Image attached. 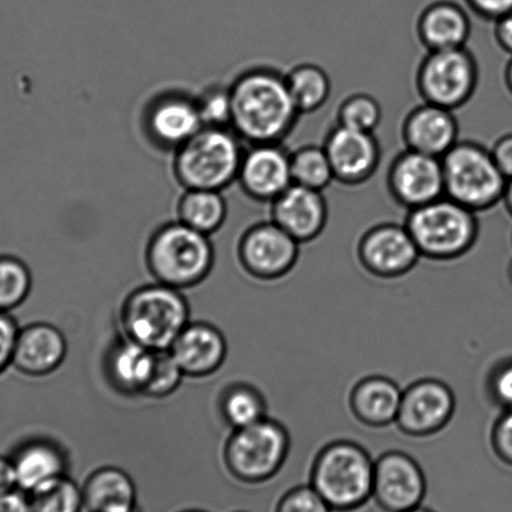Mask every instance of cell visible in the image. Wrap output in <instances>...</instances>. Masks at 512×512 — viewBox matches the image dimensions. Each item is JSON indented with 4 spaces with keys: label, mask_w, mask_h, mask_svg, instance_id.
<instances>
[{
    "label": "cell",
    "mask_w": 512,
    "mask_h": 512,
    "mask_svg": "<svg viewBox=\"0 0 512 512\" xmlns=\"http://www.w3.org/2000/svg\"><path fill=\"white\" fill-rule=\"evenodd\" d=\"M375 460L356 442H330L313 461L310 485L332 511L360 509L372 497Z\"/></svg>",
    "instance_id": "obj_5"
},
{
    "label": "cell",
    "mask_w": 512,
    "mask_h": 512,
    "mask_svg": "<svg viewBox=\"0 0 512 512\" xmlns=\"http://www.w3.org/2000/svg\"><path fill=\"white\" fill-rule=\"evenodd\" d=\"M427 482L414 457L402 451H387L375 461L372 499L385 512H406L424 501Z\"/></svg>",
    "instance_id": "obj_13"
},
{
    "label": "cell",
    "mask_w": 512,
    "mask_h": 512,
    "mask_svg": "<svg viewBox=\"0 0 512 512\" xmlns=\"http://www.w3.org/2000/svg\"><path fill=\"white\" fill-rule=\"evenodd\" d=\"M27 496L32 512H82L84 509L82 485L69 475Z\"/></svg>",
    "instance_id": "obj_32"
},
{
    "label": "cell",
    "mask_w": 512,
    "mask_h": 512,
    "mask_svg": "<svg viewBox=\"0 0 512 512\" xmlns=\"http://www.w3.org/2000/svg\"><path fill=\"white\" fill-rule=\"evenodd\" d=\"M82 492L84 509L88 512H136L141 509L137 486L121 467H98L84 480Z\"/></svg>",
    "instance_id": "obj_24"
},
{
    "label": "cell",
    "mask_w": 512,
    "mask_h": 512,
    "mask_svg": "<svg viewBox=\"0 0 512 512\" xmlns=\"http://www.w3.org/2000/svg\"><path fill=\"white\" fill-rule=\"evenodd\" d=\"M18 490L26 495L43 489L68 475L69 454L61 442L48 436H32L18 442L11 451Z\"/></svg>",
    "instance_id": "obj_17"
},
{
    "label": "cell",
    "mask_w": 512,
    "mask_h": 512,
    "mask_svg": "<svg viewBox=\"0 0 512 512\" xmlns=\"http://www.w3.org/2000/svg\"><path fill=\"white\" fill-rule=\"evenodd\" d=\"M505 84L507 89H509V92L512 94V57L510 58V61L507 62L506 68H505Z\"/></svg>",
    "instance_id": "obj_46"
},
{
    "label": "cell",
    "mask_w": 512,
    "mask_h": 512,
    "mask_svg": "<svg viewBox=\"0 0 512 512\" xmlns=\"http://www.w3.org/2000/svg\"><path fill=\"white\" fill-rule=\"evenodd\" d=\"M455 409L454 392L445 382L435 379L419 380L402 392L395 424L407 436H432L449 425Z\"/></svg>",
    "instance_id": "obj_14"
},
{
    "label": "cell",
    "mask_w": 512,
    "mask_h": 512,
    "mask_svg": "<svg viewBox=\"0 0 512 512\" xmlns=\"http://www.w3.org/2000/svg\"><path fill=\"white\" fill-rule=\"evenodd\" d=\"M169 352L185 377L206 379L225 364L228 345L217 326L205 321H191L173 342Z\"/></svg>",
    "instance_id": "obj_20"
},
{
    "label": "cell",
    "mask_w": 512,
    "mask_h": 512,
    "mask_svg": "<svg viewBox=\"0 0 512 512\" xmlns=\"http://www.w3.org/2000/svg\"><path fill=\"white\" fill-rule=\"evenodd\" d=\"M495 39L502 51L512 57V12L495 22Z\"/></svg>",
    "instance_id": "obj_43"
},
{
    "label": "cell",
    "mask_w": 512,
    "mask_h": 512,
    "mask_svg": "<svg viewBox=\"0 0 512 512\" xmlns=\"http://www.w3.org/2000/svg\"><path fill=\"white\" fill-rule=\"evenodd\" d=\"M507 275H509V280H510L511 285H512V260L509 263V268H507Z\"/></svg>",
    "instance_id": "obj_48"
},
{
    "label": "cell",
    "mask_w": 512,
    "mask_h": 512,
    "mask_svg": "<svg viewBox=\"0 0 512 512\" xmlns=\"http://www.w3.org/2000/svg\"><path fill=\"white\" fill-rule=\"evenodd\" d=\"M292 180L296 185L325 191L335 182L326 149L316 144H307L291 152Z\"/></svg>",
    "instance_id": "obj_30"
},
{
    "label": "cell",
    "mask_w": 512,
    "mask_h": 512,
    "mask_svg": "<svg viewBox=\"0 0 512 512\" xmlns=\"http://www.w3.org/2000/svg\"><path fill=\"white\" fill-rule=\"evenodd\" d=\"M271 220L301 245L311 242L327 225L326 198L321 191L293 183L271 203Z\"/></svg>",
    "instance_id": "obj_21"
},
{
    "label": "cell",
    "mask_w": 512,
    "mask_h": 512,
    "mask_svg": "<svg viewBox=\"0 0 512 512\" xmlns=\"http://www.w3.org/2000/svg\"><path fill=\"white\" fill-rule=\"evenodd\" d=\"M406 512H434V511H431L430 509H426V507L419 506V507H415V509H412V510H409Z\"/></svg>",
    "instance_id": "obj_47"
},
{
    "label": "cell",
    "mask_w": 512,
    "mask_h": 512,
    "mask_svg": "<svg viewBox=\"0 0 512 512\" xmlns=\"http://www.w3.org/2000/svg\"><path fill=\"white\" fill-rule=\"evenodd\" d=\"M472 12L486 21L496 22L497 19L512 12V0H466Z\"/></svg>",
    "instance_id": "obj_40"
},
{
    "label": "cell",
    "mask_w": 512,
    "mask_h": 512,
    "mask_svg": "<svg viewBox=\"0 0 512 512\" xmlns=\"http://www.w3.org/2000/svg\"><path fill=\"white\" fill-rule=\"evenodd\" d=\"M357 257L370 275L392 280L414 270L421 255L405 223L385 222L361 236Z\"/></svg>",
    "instance_id": "obj_11"
},
{
    "label": "cell",
    "mask_w": 512,
    "mask_h": 512,
    "mask_svg": "<svg viewBox=\"0 0 512 512\" xmlns=\"http://www.w3.org/2000/svg\"><path fill=\"white\" fill-rule=\"evenodd\" d=\"M231 128L251 146L281 143L302 116L288 88L286 74L253 68L230 86Z\"/></svg>",
    "instance_id": "obj_1"
},
{
    "label": "cell",
    "mask_w": 512,
    "mask_h": 512,
    "mask_svg": "<svg viewBox=\"0 0 512 512\" xmlns=\"http://www.w3.org/2000/svg\"><path fill=\"white\" fill-rule=\"evenodd\" d=\"M13 490H18V486L11 456L0 455V492Z\"/></svg>",
    "instance_id": "obj_44"
},
{
    "label": "cell",
    "mask_w": 512,
    "mask_h": 512,
    "mask_svg": "<svg viewBox=\"0 0 512 512\" xmlns=\"http://www.w3.org/2000/svg\"><path fill=\"white\" fill-rule=\"evenodd\" d=\"M471 31L464 9L446 0L430 4L417 19V36L427 52L466 47Z\"/></svg>",
    "instance_id": "obj_25"
},
{
    "label": "cell",
    "mask_w": 512,
    "mask_h": 512,
    "mask_svg": "<svg viewBox=\"0 0 512 512\" xmlns=\"http://www.w3.org/2000/svg\"><path fill=\"white\" fill-rule=\"evenodd\" d=\"M479 77V64L467 47L427 52L417 68L416 88L424 102L455 112L474 97Z\"/></svg>",
    "instance_id": "obj_9"
},
{
    "label": "cell",
    "mask_w": 512,
    "mask_h": 512,
    "mask_svg": "<svg viewBox=\"0 0 512 512\" xmlns=\"http://www.w3.org/2000/svg\"><path fill=\"white\" fill-rule=\"evenodd\" d=\"M183 379L185 375L169 350L154 351L152 374L143 399H166L180 389Z\"/></svg>",
    "instance_id": "obj_34"
},
{
    "label": "cell",
    "mask_w": 512,
    "mask_h": 512,
    "mask_svg": "<svg viewBox=\"0 0 512 512\" xmlns=\"http://www.w3.org/2000/svg\"><path fill=\"white\" fill-rule=\"evenodd\" d=\"M288 88L301 114L317 112L328 101L332 83L325 69L313 63H301L286 74Z\"/></svg>",
    "instance_id": "obj_29"
},
{
    "label": "cell",
    "mask_w": 512,
    "mask_h": 512,
    "mask_svg": "<svg viewBox=\"0 0 512 512\" xmlns=\"http://www.w3.org/2000/svg\"><path fill=\"white\" fill-rule=\"evenodd\" d=\"M31 268L21 258L0 255V312L12 313L31 295Z\"/></svg>",
    "instance_id": "obj_31"
},
{
    "label": "cell",
    "mask_w": 512,
    "mask_h": 512,
    "mask_svg": "<svg viewBox=\"0 0 512 512\" xmlns=\"http://www.w3.org/2000/svg\"><path fill=\"white\" fill-rule=\"evenodd\" d=\"M68 355L64 333L49 322H33L19 328L12 367L31 379H42L61 369Z\"/></svg>",
    "instance_id": "obj_18"
},
{
    "label": "cell",
    "mask_w": 512,
    "mask_h": 512,
    "mask_svg": "<svg viewBox=\"0 0 512 512\" xmlns=\"http://www.w3.org/2000/svg\"><path fill=\"white\" fill-rule=\"evenodd\" d=\"M492 158L507 180L512 178V133L504 134L490 148Z\"/></svg>",
    "instance_id": "obj_41"
},
{
    "label": "cell",
    "mask_w": 512,
    "mask_h": 512,
    "mask_svg": "<svg viewBox=\"0 0 512 512\" xmlns=\"http://www.w3.org/2000/svg\"><path fill=\"white\" fill-rule=\"evenodd\" d=\"M180 512H207V511L198 510V509H187V510H183V511H180Z\"/></svg>",
    "instance_id": "obj_49"
},
{
    "label": "cell",
    "mask_w": 512,
    "mask_h": 512,
    "mask_svg": "<svg viewBox=\"0 0 512 512\" xmlns=\"http://www.w3.org/2000/svg\"><path fill=\"white\" fill-rule=\"evenodd\" d=\"M237 512H246V511H237Z\"/></svg>",
    "instance_id": "obj_50"
},
{
    "label": "cell",
    "mask_w": 512,
    "mask_h": 512,
    "mask_svg": "<svg viewBox=\"0 0 512 512\" xmlns=\"http://www.w3.org/2000/svg\"><path fill=\"white\" fill-rule=\"evenodd\" d=\"M203 127L195 98L166 93L154 99L144 113V129L158 147L180 148Z\"/></svg>",
    "instance_id": "obj_19"
},
{
    "label": "cell",
    "mask_w": 512,
    "mask_h": 512,
    "mask_svg": "<svg viewBox=\"0 0 512 512\" xmlns=\"http://www.w3.org/2000/svg\"><path fill=\"white\" fill-rule=\"evenodd\" d=\"M300 245L272 220L258 222L248 227L238 241V262L256 280H280L296 266Z\"/></svg>",
    "instance_id": "obj_10"
},
{
    "label": "cell",
    "mask_w": 512,
    "mask_h": 512,
    "mask_svg": "<svg viewBox=\"0 0 512 512\" xmlns=\"http://www.w3.org/2000/svg\"><path fill=\"white\" fill-rule=\"evenodd\" d=\"M502 202H504L506 211L510 213V216H512V178L511 180H507V185L505 188L504 197H502Z\"/></svg>",
    "instance_id": "obj_45"
},
{
    "label": "cell",
    "mask_w": 512,
    "mask_h": 512,
    "mask_svg": "<svg viewBox=\"0 0 512 512\" xmlns=\"http://www.w3.org/2000/svg\"><path fill=\"white\" fill-rule=\"evenodd\" d=\"M387 188L396 203L415 210L445 196L441 158L405 149L397 154L387 172Z\"/></svg>",
    "instance_id": "obj_12"
},
{
    "label": "cell",
    "mask_w": 512,
    "mask_h": 512,
    "mask_svg": "<svg viewBox=\"0 0 512 512\" xmlns=\"http://www.w3.org/2000/svg\"><path fill=\"white\" fill-rule=\"evenodd\" d=\"M290 449L286 427L267 416L256 424L231 430L222 446V464L241 484H265L281 471Z\"/></svg>",
    "instance_id": "obj_7"
},
{
    "label": "cell",
    "mask_w": 512,
    "mask_h": 512,
    "mask_svg": "<svg viewBox=\"0 0 512 512\" xmlns=\"http://www.w3.org/2000/svg\"><path fill=\"white\" fill-rule=\"evenodd\" d=\"M487 391L502 411L512 410V359L497 362L487 377Z\"/></svg>",
    "instance_id": "obj_37"
},
{
    "label": "cell",
    "mask_w": 512,
    "mask_h": 512,
    "mask_svg": "<svg viewBox=\"0 0 512 512\" xmlns=\"http://www.w3.org/2000/svg\"><path fill=\"white\" fill-rule=\"evenodd\" d=\"M441 161L445 196L475 213L489 211L502 202L507 178L497 167L489 148L464 139Z\"/></svg>",
    "instance_id": "obj_8"
},
{
    "label": "cell",
    "mask_w": 512,
    "mask_h": 512,
    "mask_svg": "<svg viewBox=\"0 0 512 512\" xmlns=\"http://www.w3.org/2000/svg\"><path fill=\"white\" fill-rule=\"evenodd\" d=\"M0 512H32L28 496L21 490L0 492Z\"/></svg>",
    "instance_id": "obj_42"
},
{
    "label": "cell",
    "mask_w": 512,
    "mask_h": 512,
    "mask_svg": "<svg viewBox=\"0 0 512 512\" xmlns=\"http://www.w3.org/2000/svg\"><path fill=\"white\" fill-rule=\"evenodd\" d=\"M275 512H333L322 496L308 485L293 487L278 500Z\"/></svg>",
    "instance_id": "obj_36"
},
{
    "label": "cell",
    "mask_w": 512,
    "mask_h": 512,
    "mask_svg": "<svg viewBox=\"0 0 512 512\" xmlns=\"http://www.w3.org/2000/svg\"><path fill=\"white\" fill-rule=\"evenodd\" d=\"M196 101L203 127H231L230 87L208 88Z\"/></svg>",
    "instance_id": "obj_35"
},
{
    "label": "cell",
    "mask_w": 512,
    "mask_h": 512,
    "mask_svg": "<svg viewBox=\"0 0 512 512\" xmlns=\"http://www.w3.org/2000/svg\"><path fill=\"white\" fill-rule=\"evenodd\" d=\"M402 138L407 149L442 158L460 141L459 122L451 109L424 102L407 114Z\"/></svg>",
    "instance_id": "obj_22"
},
{
    "label": "cell",
    "mask_w": 512,
    "mask_h": 512,
    "mask_svg": "<svg viewBox=\"0 0 512 512\" xmlns=\"http://www.w3.org/2000/svg\"><path fill=\"white\" fill-rule=\"evenodd\" d=\"M382 121V107L369 93H355L342 101L337 109V124L375 133Z\"/></svg>",
    "instance_id": "obj_33"
},
{
    "label": "cell",
    "mask_w": 512,
    "mask_h": 512,
    "mask_svg": "<svg viewBox=\"0 0 512 512\" xmlns=\"http://www.w3.org/2000/svg\"><path fill=\"white\" fill-rule=\"evenodd\" d=\"M405 226L421 257L432 261L457 260L479 237L477 213L444 196L407 212Z\"/></svg>",
    "instance_id": "obj_6"
},
{
    "label": "cell",
    "mask_w": 512,
    "mask_h": 512,
    "mask_svg": "<svg viewBox=\"0 0 512 512\" xmlns=\"http://www.w3.org/2000/svg\"><path fill=\"white\" fill-rule=\"evenodd\" d=\"M153 361L154 351L121 335L104 356L103 370L108 385L121 396L143 399Z\"/></svg>",
    "instance_id": "obj_23"
},
{
    "label": "cell",
    "mask_w": 512,
    "mask_h": 512,
    "mask_svg": "<svg viewBox=\"0 0 512 512\" xmlns=\"http://www.w3.org/2000/svg\"><path fill=\"white\" fill-rule=\"evenodd\" d=\"M19 328L21 327L12 313L0 312V376L12 367Z\"/></svg>",
    "instance_id": "obj_39"
},
{
    "label": "cell",
    "mask_w": 512,
    "mask_h": 512,
    "mask_svg": "<svg viewBox=\"0 0 512 512\" xmlns=\"http://www.w3.org/2000/svg\"><path fill=\"white\" fill-rule=\"evenodd\" d=\"M227 203L221 191L186 190L178 201V221L211 236L226 222Z\"/></svg>",
    "instance_id": "obj_27"
},
{
    "label": "cell",
    "mask_w": 512,
    "mask_h": 512,
    "mask_svg": "<svg viewBox=\"0 0 512 512\" xmlns=\"http://www.w3.org/2000/svg\"><path fill=\"white\" fill-rule=\"evenodd\" d=\"M237 181L252 200L272 203L293 185L291 152L281 143L251 146L243 154Z\"/></svg>",
    "instance_id": "obj_16"
},
{
    "label": "cell",
    "mask_w": 512,
    "mask_h": 512,
    "mask_svg": "<svg viewBox=\"0 0 512 512\" xmlns=\"http://www.w3.org/2000/svg\"><path fill=\"white\" fill-rule=\"evenodd\" d=\"M491 446L497 459L512 467V410L502 411L492 426Z\"/></svg>",
    "instance_id": "obj_38"
},
{
    "label": "cell",
    "mask_w": 512,
    "mask_h": 512,
    "mask_svg": "<svg viewBox=\"0 0 512 512\" xmlns=\"http://www.w3.org/2000/svg\"><path fill=\"white\" fill-rule=\"evenodd\" d=\"M243 154L231 127H202L176 149L173 172L185 190L223 191L237 181Z\"/></svg>",
    "instance_id": "obj_4"
},
{
    "label": "cell",
    "mask_w": 512,
    "mask_h": 512,
    "mask_svg": "<svg viewBox=\"0 0 512 512\" xmlns=\"http://www.w3.org/2000/svg\"><path fill=\"white\" fill-rule=\"evenodd\" d=\"M218 412L231 430L243 429L267 417V402L257 387L235 382L222 390Z\"/></svg>",
    "instance_id": "obj_28"
},
{
    "label": "cell",
    "mask_w": 512,
    "mask_h": 512,
    "mask_svg": "<svg viewBox=\"0 0 512 512\" xmlns=\"http://www.w3.org/2000/svg\"><path fill=\"white\" fill-rule=\"evenodd\" d=\"M335 181L356 187L374 177L381 161V146L375 133L336 124L323 143Z\"/></svg>",
    "instance_id": "obj_15"
},
{
    "label": "cell",
    "mask_w": 512,
    "mask_h": 512,
    "mask_svg": "<svg viewBox=\"0 0 512 512\" xmlns=\"http://www.w3.org/2000/svg\"><path fill=\"white\" fill-rule=\"evenodd\" d=\"M144 261L154 282L185 291L201 285L211 275L215 248L210 236L177 220L152 233Z\"/></svg>",
    "instance_id": "obj_3"
},
{
    "label": "cell",
    "mask_w": 512,
    "mask_h": 512,
    "mask_svg": "<svg viewBox=\"0 0 512 512\" xmlns=\"http://www.w3.org/2000/svg\"><path fill=\"white\" fill-rule=\"evenodd\" d=\"M162 283L139 286L119 310L121 335L152 351L169 350L191 322V307L182 293Z\"/></svg>",
    "instance_id": "obj_2"
},
{
    "label": "cell",
    "mask_w": 512,
    "mask_h": 512,
    "mask_svg": "<svg viewBox=\"0 0 512 512\" xmlns=\"http://www.w3.org/2000/svg\"><path fill=\"white\" fill-rule=\"evenodd\" d=\"M402 392L404 390L389 377H365L357 382L350 392L349 405L352 415L362 425L375 429L395 424Z\"/></svg>",
    "instance_id": "obj_26"
}]
</instances>
